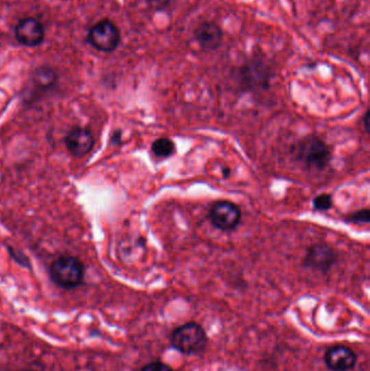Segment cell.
Returning <instances> with one entry per match:
<instances>
[{
    "label": "cell",
    "instance_id": "obj_1",
    "mask_svg": "<svg viewBox=\"0 0 370 371\" xmlns=\"http://www.w3.org/2000/svg\"><path fill=\"white\" fill-rule=\"evenodd\" d=\"M293 154L308 169H324L332 161V151L328 145L315 135L299 141L293 149Z\"/></svg>",
    "mask_w": 370,
    "mask_h": 371
},
{
    "label": "cell",
    "instance_id": "obj_2",
    "mask_svg": "<svg viewBox=\"0 0 370 371\" xmlns=\"http://www.w3.org/2000/svg\"><path fill=\"white\" fill-rule=\"evenodd\" d=\"M172 348L185 355H197L207 346V335L201 324L197 322L179 326L170 337Z\"/></svg>",
    "mask_w": 370,
    "mask_h": 371
},
{
    "label": "cell",
    "instance_id": "obj_3",
    "mask_svg": "<svg viewBox=\"0 0 370 371\" xmlns=\"http://www.w3.org/2000/svg\"><path fill=\"white\" fill-rule=\"evenodd\" d=\"M85 267L74 256H60L50 266V278L59 288L73 290L83 283Z\"/></svg>",
    "mask_w": 370,
    "mask_h": 371
},
{
    "label": "cell",
    "instance_id": "obj_4",
    "mask_svg": "<svg viewBox=\"0 0 370 371\" xmlns=\"http://www.w3.org/2000/svg\"><path fill=\"white\" fill-rule=\"evenodd\" d=\"M87 40L99 51L112 52L119 46L121 34L115 24L109 20H101L89 29Z\"/></svg>",
    "mask_w": 370,
    "mask_h": 371
},
{
    "label": "cell",
    "instance_id": "obj_5",
    "mask_svg": "<svg viewBox=\"0 0 370 371\" xmlns=\"http://www.w3.org/2000/svg\"><path fill=\"white\" fill-rule=\"evenodd\" d=\"M210 219L220 230H233L240 224L241 211L231 201H218L211 208Z\"/></svg>",
    "mask_w": 370,
    "mask_h": 371
},
{
    "label": "cell",
    "instance_id": "obj_6",
    "mask_svg": "<svg viewBox=\"0 0 370 371\" xmlns=\"http://www.w3.org/2000/svg\"><path fill=\"white\" fill-rule=\"evenodd\" d=\"M336 254L327 244H314L306 252L304 265L310 270L327 273L336 264Z\"/></svg>",
    "mask_w": 370,
    "mask_h": 371
},
{
    "label": "cell",
    "instance_id": "obj_7",
    "mask_svg": "<svg viewBox=\"0 0 370 371\" xmlns=\"http://www.w3.org/2000/svg\"><path fill=\"white\" fill-rule=\"evenodd\" d=\"M324 361L332 371H349L358 363V355L347 346H334L326 350Z\"/></svg>",
    "mask_w": 370,
    "mask_h": 371
},
{
    "label": "cell",
    "instance_id": "obj_8",
    "mask_svg": "<svg viewBox=\"0 0 370 371\" xmlns=\"http://www.w3.org/2000/svg\"><path fill=\"white\" fill-rule=\"evenodd\" d=\"M16 38L25 47H37L44 42V26L37 19H23L16 25Z\"/></svg>",
    "mask_w": 370,
    "mask_h": 371
},
{
    "label": "cell",
    "instance_id": "obj_9",
    "mask_svg": "<svg viewBox=\"0 0 370 371\" xmlns=\"http://www.w3.org/2000/svg\"><path fill=\"white\" fill-rule=\"evenodd\" d=\"M95 141L91 130L87 128H76L71 130L65 137V145L72 156L82 158L93 150Z\"/></svg>",
    "mask_w": 370,
    "mask_h": 371
},
{
    "label": "cell",
    "instance_id": "obj_10",
    "mask_svg": "<svg viewBox=\"0 0 370 371\" xmlns=\"http://www.w3.org/2000/svg\"><path fill=\"white\" fill-rule=\"evenodd\" d=\"M58 82V74L55 69L50 67H39L31 76L32 94H44L51 91Z\"/></svg>",
    "mask_w": 370,
    "mask_h": 371
},
{
    "label": "cell",
    "instance_id": "obj_11",
    "mask_svg": "<svg viewBox=\"0 0 370 371\" xmlns=\"http://www.w3.org/2000/svg\"><path fill=\"white\" fill-rule=\"evenodd\" d=\"M196 38L205 49H215L222 44L223 32L216 24L207 22L198 27L196 31Z\"/></svg>",
    "mask_w": 370,
    "mask_h": 371
},
{
    "label": "cell",
    "instance_id": "obj_12",
    "mask_svg": "<svg viewBox=\"0 0 370 371\" xmlns=\"http://www.w3.org/2000/svg\"><path fill=\"white\" fill-rule=\"evenodd\" d=\"M151 150L157 158H166L175 154L176 145L168 138H159L151 145Z\"/></svg>",
    "mask_w": 370,
    "mask_h": 371
},
{
    "label": "cell",
    "instance_id": "obj_13",
    "mask_svg": "<svg viewBox=\"0 0 370 371\" xmlns=\"http://www.w3.org/2000/svg\"><path fill=\"white\" fill-rule=\"evenodd\" d=\"M314 208L319 212H326L332 208V198L327 193L317 195L313 201Z\"/></svg>",
    "mask_w": 370,
    "mask_h": 371
},
{
    "label": "cell",
    "instance_id": "obj_14",
    "mask_svg": "<svg viewBox=\"0 0 370 371\" xmlns=\"http://www.w3.org/2000/svg\"><path fill=\"white\" fill-rule=\"evenodd\" d=\"M347 221L353 224H368L370 221V213L368 208H364V210L358 211L355 213L351 214L349 217L347 218Z\"/></svg>",
    "mask_w": 370,
    "mask_h": 371
},
{
    "label": "cell",
    "instance_id": "obj_15",
    "mask_svg": "<svg viewBox=\"0 0 370 371\" xmlns=\"http://www.w3.org/2000/svg\"><path fill=\"white\" fill-rule=\"evenodd\" d=\"M8 250L11 257H12L13 260L16 261L18 264H20L21 266H24V267L26 268L31 267L29 259H27V257H26L21 251L13 249L12 247H9Z\"/></svg>",
    "mask_w": 370,
    "mask_h": 371
},
{
    "label": "cell",
    "instance_id": "obj_16",
    "mask_svg": "<svg viewBox=\"0 0 370 371\" xmlns=\"http://www.w3.org/2000/svg\"><path fill=\"white\" fill-rule=\"evenodd\" d=\"M140 371H174L171 367L162 361H152L143 366Z\"/></svg>",
    "mask_w": 370,
    "mask_h": 371
},
{
    "label": "cell",
    "instance_id": "obj_17",
    "mask_svg": "<svg viewBox=\"0 0 370 371\" xmlns=\"http://www.w3.org/2000/svg\"><path fill=\"white\" fill-rule=\"evenodd\" d=\"M149 1H150V5H152L153 8L161 10V9L165 8L170 0H149Z\"/></svg>",
    "mask_w": 370,
    "mask_h": 371
},
{
    "label": "cell",
    "instance_id": "obj_18",
    "mask_svg": "<svg viewBox=\"0 0 370 371\" xmlns=\"http://www.w3.org/2000/svg\"><path fill=\"white\" fill-rule=\"evenodd\" d=\"M111 143L113 145H119L122 143V132L121 130H117V132H113L112 135Z\"/></svg>",
    "mask_w": 370,
    "mask_h": 371
},
{
    "label": "cell",
    "instance_id": "obj_19",
    "mask_svg": "<svg viewBox=\"0 0 370 371\" xmlns=\"http://www.w3.org/2000/svg\"><path fill=\"white\" fill-rule=\"evenodd\" d=\"M364 126H365L366 132L369 130V111L366 112L364 115Z\"/></svg>",
    "mask_w": 370,
    "mask_h": 371
},
{
    "label": "cell",
    "instance_id": "obj_20",
    "mask_svg": "<svg viewBox=\"0 0 370 371\" xmlns=\"http://www.w3.org/2000/svg\"><path fill=\"white\" fill-rule=\"evenodd\" d=\"M19 371H35V370H31V369H22V370Z\"/></svg>",
    "mask_w": 370,
    "mask_h": 371
}]
</instances>
